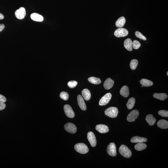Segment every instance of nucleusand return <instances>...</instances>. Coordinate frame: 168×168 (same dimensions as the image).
I'll return each mask as SVG.
<instances>
[{"label": "nucleus", "mask_w": 168, "mask_h": 168, "mask_svg": "<svg viewBox=\"0 0 168 168\" xmlns=\"http://www.w3.org/2000/svg\"><path fill=\"white\" fill-rule=\"evenodd\" d=\"M75 149L77 152L82 154H86L89 151V148L88 146L82 143H78L76 144Z\"/></svg>", "instance_id": "obj_1"}, {"label": "nucleus", "mask_w": 168, "mask_h": 168, "mask_svg": "<svg viewBox=\"0 0 168 168\" xmlns=\"http://www.w3.org/2000/svg\"><path fill=\"white\" fill-rule=\"evenodd\" d=\"M119 152L122 156L126 158H130L132 155L131 150L124 145H121L119 148Z\"/></svg>", "instance_id": "obj_2"}, {"label": "nucleus", "mask_w": 168, "mask_h": 168, "mask_svg": "<svg viewBox=\"0 0 168 168\" xmlns=\"http://www.w3.org/2000/svg\"><path fill=\"white\" fill-rule=\"evenodd\" d=\"M118 113V110L117 108L111 107L106 109L105 111V114L106 116L111 118L117 117Z\"/></svg>", "instance_id": "obj_3"}, {"label": "nucleus", "mask_w": 168, "mask_h": 168, "mask_svg": "<svg viewBox=\"0 0 168 168\" xmlns=\"http://www.w3.org/2000/svg\"><path fill=\"white\" fill-rule=\"evenodd\" d=\"M106 151L108 154L110 156L115 157L117 155V148L114 143H110L108 145Z\"/></svg>", "instance_id": "obj_4"}, {"label": "nucleus", "mask_w": 168, "mask_h": 168, "mask_svg": "<svg viewBox=\"0 0 168 168\" xmlns=\"http://www.w3.org/2000/svg\"><path fill=\"white\" fill-rule=\"evenodd\" d=\"M128 31L124 28H120L115 31L114 35L117 37H124L128 35Z\"/></svg>", "instance_id": "obj_5"}, {"label": "nucleus", "mask_w": 168, "mask_h": 168, "mask_svg": "<svg viewBox=\"0 0 168 168\" xmlns=\"http://www.w3.org/2000/svg\"><path fill=\"white\" fill-rule=\"evenodd\" d=\"M64 128L66 131L71 134H75L77 131L76 126L71 123H67L64 125Z\"/></svg>", "instance_id": "obj_6"}, {"label": "nucleus", "mask_w": 168, "mask_h": 168, "mask_svg": "<svg viewBox=\"0 0 168 168\" xmlns=\"http://www.w3.org/2000/svg\"><path fill=\"white\" fill-rule=\"evenodd\" d=\"M64 109L66 115L69 118H73L75 117V113L72 108L69 105L65 104L64 106Z\"/></svg>", "instance_id": "obj_7"}, {"label": "nucleus", "mask_w": 168, "mask_h": 168, "mask_svg": "<svg viewBox=\"0 0 168 168\" xmlns=\"http://www.w3.org/2000/svg\"><path fill=\"white\" fill-rule=\"evenodd\" d=\"M112 95L110 93H108L101 99L99 102V105L101 106L106 105L108 103L111 99Z\"/></svg>", "instance_id": "obj_8"}, {"label": "nucleus", "mask_w": 168, "mask_h": 168, "mask_svg": "<svg viewBox=\"0 0 168 168\" xmlns=\"http://www.w3.org/2000/svg\"><path fill=\"white\" fill-rule=\"evenodd\" d=\"M139 113L138 110H134L131 111L128 115L127 118V121L132 122L135 121L139 116Z\"/></svg>", "instance_id": "obj_9"}, {"label": "nucleus", "mask_w": 168, "mask_h": 168, "mask_svg": "<svg viewBox=\"0 0 168 168\" xmlns=\"http://www.w3.org/2000/svg\"><path fill=\"white\" fill-rule=\"evenodd\" d=\"M87 138L91 146L95 147L96 146V137L93 132L90 131L88 133Z\"/></svg>", "instance_id": "obj_10"}, {"label": "nucleus", "mask_w": 168, "mask_h": 168, "mask_svg": "<svg viewBox=\"0 0 168 168\" xmlns=\"http://www.w3.org/2000/svg\"><path fill=\"white\" fill-rule=\"evenodd\" d=\"M15 16L19 19H24L26 15V12L25 8L23 7H21L15 11Z\"/></svg>", "instance_id": "obj_11"}, {"label": "nucleus", "mask_w": 168, "mask_h": 168, "mask_svg": "<svg viewBox=\"0 0 168 168\" xmlns=\"http://www.w3.org/2000/svg\"><path fill=\"white\" fill-rule=\"evenodd\" d=\"M95 129L96 131L102 134L107 133L109 130L108 127L107 126L103 124H98L96 126Z\"/></svg>", "instance_id": "obj_12"}, {"label": "nucleus", "mask_w": 168, "mask_h": 168, "mask_svg": "<svg viewBox=\"0 0 168 168\" xmlns=\"http://www.w3.org/2000/svg\"><path fill=\"white\" fill-rule=\"evenodd\" d=\"M77 101L78 106L81 110H85L87 109V106L83 97L81 95H78L77 96Z\"/></svg>", "instance_id": "obj_13"}, {"label": "nucleus", "mask_w": 168, "mask_h": 168, "mask_svg": "<svg viewBox=\"0 0 168 168\" xmlns=\"http://www.w3.org/2000/svg\"><path fill=\"white\" fill-rule=\"evenodd\" d=\"M114 84V81L111 78H108L105 81L103 84V86L105 89H110L113 87Z\"/></svg>", "instance_id": "obj_14"}, {"label": "nucleus", "mask_w": 168, "mask_h": 168, "mask_svg": "<svg viewBox=\"0 0 168 168\" xmlns=\"http://www.w3.org/2000/svg\"><path fill=\"white\" fill-rule=\"evenodd\" d=\"M133 42L131 39H126L124 41V46L126 49L129 51L133 50Z\"/></svg>", "instance_id": "obj_15"}, {"label": "nucleus", "mask_w": 168, "mask_h": 168, "mask_svg": "<svg viewBox=\"0 0 168 168\" xmlns=\"http://www.w3.org/2000/svg\"><path fill=\"white\" fill-rule=\"evenodd\" d=\"M147 141V138L144 137L135 136L131 138V141L132 143H139L146 142Z\"/></svg>", "instance_id": "obj_16"}, {"label": "nucleus", "mask_w": 168, "mask_h": 168, "mask_svg": "<svg viewBox=\"0 0 168 168\" xmlns=\"http://www.w3.org/2000/svg\"><path fill=\"white\" fill-rule=\"evenodd\" d=\"M30 17L32 20L36 22H42L44 20L43 16L37 13H32Z\"/></svg>", "instance_id": "obj_17"}, {"label": "nucleus", "mask_w": 168, "mask_h": 168, "mask_svg": "<svg viewBox=\"0 0 168 168\" xmlns=\"http://www.w3.org/2000/svg\"><path fill=\"white\" fill-rule=\"evenodd\" d=\"M120 94L123 97H128L129 95L130 92L128 87L127 86H123L120 89Z\"/></svg>", "instance_id": "obj_18"}, {"label": "nucleus", "mask_w": 168, "mask_h": 168, "mask_svg": "<svg viewBox=\"0 0 168 168\" xmlns=\"http://www.w3.org/2000/svg\"><path fill=\"white\" fill-rule=\"evenodd\" d=\"M145 119L148 124L151 126L153 125L156 121V119L151 114H148L147 115Z\"/></svg>", "instance_id": "obj_19"}, {"label": "nucleus", "mask_w": 168, "mask_h": 168, "mask_svg": "<svg viewBox=\"0 0 168 168\" xmlns=\"http://www.w3.org/2000/svg\"><path fill=\"white\" fill-rule=\"evenodd\" d=\"M126 22L125 18L124 17H121L117 20L116 22V26L119 28H122L124 26Z\"/></svg>", "instance_id": "obj_20"}, {"label": "nucleus", "mask_w": 168, "mask_h": 168, "mask_svg": "<svg viewBox=\"0 0 168 168\" xmlns=\"http://www.w3.org/2000/svg\"><path fill=\"white\" fill-rule=\"evenodd\" d=\"M82 96L85 100L88 101L90 99L91 92L88 89H83L82 91Z\"/></svg>", "instance_id": "obj_21"}, {"label": "nucleus", "mask_w": 168, "mask_h": 168, "mask_svg": "<svg viewBox=\"0 0 168 168\" xmlns=\"http://www.w3.org/2000/svg\"><path fill=\"white\" fill-rule=\"evenodd\" d=\"M157 125L159 128L162 129H166L168 128V122L165 120H161L157 123Z\"/></svg>", "instance_id": "obj_22"}, {"label": "nucleus", "mask_w": 168, "mask_h": 168, "mask_svg": "<svg viewBox=\"0 0 168 168\" xmlns=\"http://www.w3.org/2000/svg\"><path fill=\"white\" fill-rule=\"evenodd\" d=\"M153 96L155 99L162 101L165 100L168 97L167 95L165 93H155Z\"/></svg>", "instance_id": "obj_23"}, {"label": "nucleus", "mask_w": 168, "mask_h": 168, "mask_svg": "<svg viewBox=\"0 0 168 168\" xmlns=\"http://www.w3.org/2000/svg\"><path fill=\"white\" fill-rule=\"evenodd\" d=\"M140 81V83L142 86L145 87H148L152 86L153 82L149 80L146 79H142Z\"/></svg>", "instance_id": "obj_24"}, {"label": "nucleus", "mask_w": 168, "mask_h": 168, "mask_svg": "<svg viewBox=\"0 0 168 168\" xmlns=\"http://www.w3.org/2000/svg\"><path fill=\"white\" fill-rule=\"evenodd\" d=\"M147 148L146 144L143 143H137L134 146V148L136 150L141 151L144 150Z\"/></svg>", "instance_id": "obj_25"}, {"label": "nucleus", "mask_w": 168, "mask_h": 168, "mask_svg": "<svg viewBox=\"0 0 168 168\" xmlns=\"http://www.w3.org/2000/svg\"><path fill=\"white\" fill-rule=\"evenodd\" d=\"M88 80L90 83L94 85H99L101 82L100 78L94 77H91L88 78Z\"/></svg>", "instance_id": "obj_26"}, {"label": "nucleus", "mask_w": 168, "mask_h": 168, "mask_svg": "<svg viewBox=\"0 0 168 168\" xmlns=\"http://www.w3.org/2000/svg\"><path fill=\"white\" fill-rule=\"evenodd\" d=\"M135 99L134 97H131L129 99L127 103V106L128 108L131 110L133 108L135 104Z\"/></svg>", "instance_id": "obj_27"}, {"label": "nucleus", "mask_w": 168, "mask_h": 168, "mask_svg": "<svg viewBox=\"0 0 168 168\" xmlns=\"http://www.w3.org/2000/svg\"><path fill=\"white\" fill-rule=\"evenodd\" d=\"M138 64V60L136 59L132 60L130 63V68L132 70H134L136 69Z\"/></svg>", "instance_id": "obj_28"}, {"label": "nucleus", "mask_w": 168, "mask_h": 168, "mask_svg": "<svg viewBox=\"0 0 168 168\" xmlns=\"http://www.w3.org/2000/svg\"><path fill=\"white\" fill-rule=\"evenodd\" d=\"M60 97L62 99L65 101L68 100L69 95L67 92H61L60 94Z\"/></svg>", "instance_id": "obj_29"}, {"label": "nucleus", "mask_w": 168, "mask_h": 168, "mask_svg": "<svg viewBox=\"0 0 168 168\" xmlns=\"http://www.w3.org/2000/svg\"><path fill=\"white\" fill-rule=\"evenodd\" d=\"M141 43L138 40H135L133 42L132 47L135 49H138L141 47Z\"/></svg>", "instance_id": "obj_30"}, {"label": "nucleus", "mask_w": 168, "mask_h": 168, "mask_svg": "<svg viewBox=\"0 0 168 168\" xmlns=\"http://www.w3.org/2000/svg\"><path fill=\"white\" fill-rule=\"evenodd\" d=\"M78 82L75 81H69L68 83V86L70 88L73 89L77 85Z\"/></svg>", "instance_id": "obj_31"}, {"label": "nucleus", "mask_w": 168, "mask_h": 168, "mask_svg": "<svg viewBox=\"0 0 168 168\" xmlns=\"http://www.w3.org/2000/svg\"><path fill=\"white\" fill-rule=\"evenodd\" d=\"M158 114L160 116L163 117H168V111L167 110H162L158 112Z\"/></svg>", "instance_id": "obj_32"}, {"label": "nucleus", "mask_w": 168, "mask_h": 168, "mask_svg": "<svg viewBox=\"0 0 168 168\" xmlns=\"http://www.w3.org/2000/svg\"><path fill=\"white\" fill-rule=\"evenodd\" d=\"M135 35L137 38L142 39V40H147L146 37L143 35L142 34L138 31H136L135 32Z\"/></svg>", "instance_id": "obj_33"}, {"label": "nucleus", "mask_w": 168, "mask_h": 168, "mask_svg": "<svg viewBox=\"0 0 168 168\" xmlns=\"http://www.w3.org/2000/svg\"><path fill=\"white\" fill-rule=\"evenodd\" d=\"M6 99L5 96H3V95L0 94V102H2V103H5L6 102Z\"/></svg>", "instance_id": "obj_34"}, {"label": "nucleus", "mask_w": 168, "mask_h": 168, "mask_svg": "<svg viewBox=\"0 0 168 168\" xmlns=\"http://www.w3.org/2000/svg\"><path fill=\"white\" fill-rule=\"evenodd\" d=\"M6 107V105L4 103L0 102V110H2L5 109Z\"/></svg>", "instance_id": "obj_35"}, {"label": "nucleus", "mask_w": 168, "mask_h": 168, "mask_svg": "<svg viewBox=\"0 0 168 168\" xmlns=\"http://www.w3.org/2000/svg\"><path fill=\"white\" fill-rule=\"evenodd\" d=\"M5 26L4 24H0V32L2 31L5 28Z\"/></svg>", "instance_id": "obj_36"}, {"label": "nucleus", "mask_w": 168, "mask_h": 168, "mask_svg": "<svg viewBox=\"0 0 168 168\" xmlns=\"http://www.w3.org/2000/svg\"><path fill=\"white\" fill-rule=\"evenodd\" d=\"M4 15L0 13V20H2L4 19Z\"/></svg>", "instance_id": "obj_37"}, {"label": "nucleus", "mask_w": 168, "mask_h": 168, "mask_svg": "<svg viewBox=\"0 0 168 168\" xmlns=\"http://www.w3.org/2000/svg\"><path fill=\"white\" fill-rule=\"evenodd\" d=\"M168 71H167V73H166V74H167V76H168Z\"/></svg>", "instance_id": "obj_38"}, {"label": "nucleus", "mask_w": 168, "mask_h": 168, "mask_svg": "<svg viewBox=\"0 0 168 168\" xmlns=\"http://www.w3.org/2000/svg\"><path fill=\"white\" fill-rule=\"evenodd\" d=\"M141 87L143 88V87H144V86H142H142H141Z\"/></svg>", "instance_id": "obj_39"}]
</instances>
